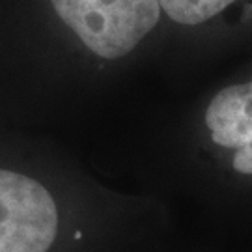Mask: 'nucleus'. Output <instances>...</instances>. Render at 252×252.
I'll return each instance as SVG.
<instances>
[{
  "label": "nucleus",
  "mask_w": 252,
  "mask_h": 252,
  "mask_svg": "<svg viewBox=\"0 0 252 252\" xmlns=\"http://www.w3.org/2000/svg\"><path fill=\"white\" fill-rule=\"evenodd\" d=\"M65 27L94 54L114 60L131 53L161 17L159 0H51Z\"/></svg>",
  "instance_id": "1"
},
{
  "label": "nucleus",
  "mask_w": 252,
  "mask_h": 252,
  "mask_svg": "<svg viewBox=\"0 0 252 252\" xmlns=\"http://www.w3.org/2000/svg\"><path fill=\"white\" fill-rule=\"evenodd\" d=\"M56 230L51 192L30 176L0 168V252H47Z\"/></svg>",
  "instance_id": "2"
},
{
  "label": "nucleus",
  "mask_w": 252,
  "mask_h": 252,
  "mask_svg": "<svg viewBox=\"0 0 252 252\" xmlns=\"http://www.w3.org/2000/svg\"><path fill=\"white\" fill-rule=\"evenodd\" d=\"M213 142L234 148V170L252 174V81L220 90L206 110Z\"/></svg>",
  "instance_id": "3"
},
{
  "label": "nucleus",
  "mask_w": 252,
  "mask_h": 252,
  "mask_svg": "<svg viewBox=\"0 0 252 252\" xmlns=\"http://www.w3.org/2000/svg\"><path fill=\"white\" fill-rule=\"evenodd\" d=\"M235 0H159L161 9L180 25H200L217 17Z\"/></svg>",
  "instance_id": "4"
}]
</instances>
